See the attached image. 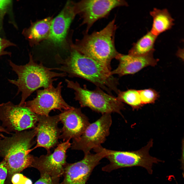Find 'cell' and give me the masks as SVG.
Segmentation results:
<instances>
[{
  "mask_svg": "<svg viewBox=\"0 0 184 184\" xmlns=\"http://www.w3.org/2000/svg\"><path fill=\"white\" fill-rule=\"evenodd\" d=\"M65 82L67 87L74 91V99L78 101L81 107H88L102 114L115 112L122 115L121 111L124 108V105L117 97L98 87L91 90L85 85L81 87L77 82L67 79Z\"/></svg>",
  "mask_w": 184,
  "mask_h": 184,
  "instance_id": "5b68a950",
  "label": "cell"
},
{
  "mask_svg": "<svg viewBox=\"0 0 184 184\" xmlns=\"http://www.w3.org/2000/svg\"><path fill=\"white\" fill-rule=\"evenodd\" d=\"M63 124L59 139L65 141L78 139L90 124L88 118L79 108L64 111L59 115Z\"/></svg>",
  "mask_w": 184,
  "mask_h": 184,
  "instance_id": "5bb4252c",
  "label": "cell"
},
{
  "mask_svg": "<svg viewBox=\"0 0 184 184\" xmlns=\"http://www.w3.org/2000/svg\"><path fill=\"white\" fill-rule=\"evenodd\" d=\"M52 19L48 17L34 22H31L30 26L24 28L22 33L31 46L37 44L42 40L48 38Z\"/></svg>",
  "mask_w": 184,
  "mask_h": 184,
  "instance_id": "e0dca14e",
  "label": "cell"
},
{
  "mask_svg": "<svg viewBox=\"0 0 184 184\" xmlns=\"http://www.w3.org/2000/svg\"><path fill=\"white\" fill-rule=\"evenodd\" d=\"M108 153L107 149L103 148L99 152L84 155L80 161L67 163L64 168L63 180L59 184H85L94 169Z\"/></svg>",
  "mask_w": 184,
  "mask_h": 184,
  "instance_id": "8fae6325",
  "label": "cell"
},
{
  "mask_svg": "<svg viewBox=\"0 0 184 184\" xmlns=\"http://www.w3.org/2000/svg\"><path fill=\"white\" fill-rule=\"evenodd\" d=\"M117 95V97L119 100L128 105L133 109L138 108L143 105L139 90L132 89L125 91L120 90Z\"/></svg>",
  "mask_w": 184,
  "mask_h": 184,
  "instance_id": "ffe728a7",
  "label": "cell"
},
{
  "mask_svg": "<svg viewBox=\"0 0 184 184\" xmlns=\"http://www.w3.org/2000/svg\"><path fill=\"white\" fill-rule=\"evenodd\" d=\"M12 70L17 74V79H8L9 82L17 87V95L21 93V99L19 104L23 105L26 100L34 91L41 87L44 88L53 85L57 77L66 76L65 73H57L52 71L55 68H49L42 63H38L34 60L33 55L29 54V60L26 64L17 65L11 60H8Z\"/></svg>",
  "mask_w": 184,
  "mask_h": 184,
  "instance_id": "3957f363",
  "label": "cell"
},
{
  "mask_svg": "<svg viewBox=\"0 0 184 184\" xmlns=\"http://www.w3.org/2000/svg\"><path fill=\"white\" fill-rule=\"evenodd\" d=\"M60 82L56 87L53 85L36 90L37 95L33 99L25 101L23 104L36 114L48 116L50 112L57 109L62 112L73 109L63 99L61 94L63 86Z\"/></svg>",
  "mask_w": 184,
  "mask_h": 184,
  "instance_id": "9c48e42d",
  "label": "cell"
},
{
  "mask_svg": "<svg viewBox=\"0 0 184 184\" xmlns=\"http://www.w3.org/2000/svg\"><path fill=\"white\" fill-rule=\"evenodd\" d=\"M68 140L57 145L52 153L34 156L32 167L36 168L40 175H46L54 178H60L63 175L66 164L67 150L71 144Z\"/></svg>",
  "mask_w": 184,
  "mask_h": 184,
  "instance_id": "7c38bea8",
  "label": "cell"
},
{
  "mask_svg": "<svg viewBox=\"0 0 184 184\" xmlns=\"http://www.w3.org/2000/svg\"><path fill=\"white\" fill-rule=\"evenodd\" d=\"M38 120V115L24 105H15L11 101L0 104L1 126L9 133L34 129Z\"/></svg>",
  "mask_w": 184,
  "mask_h": 184,
  "instance_id": "52a82bcc",
  "label": "cell"
},
{
  "mask_svg": "<svg viewBox=\"0 0 184 184\" xmlns=\"http://www.w3.org/2000/svg\"><path fill=\"white\" fill-rule=\"evenodd\" d=\"M117 27L114 18L99 31L85 32L83 38L77 40L72 48L111 69V62L119 53L114 42Z\"/></svg>",
  "mask_w": 184,
  "mask_h": 184,
  "instance_id": "277c9868",
  "label": "cell"
},
{
  "mask_svg": "<svg viewBox=\"0 0 184 184\" xmlns=\"http://www.w3.org/2000/svg\"><path fill=\"white\" fill-rule=\"evenodd\" d=\"M12 3L11 0H0V29L2 27L4 16Z\"/></svg>",
  "mask_w": 184,
  "mask_h": 184,
  "instance_id": "cb8c5ba5",
  "label": "cell"
},
{
  "mask_svg": "<svg viewBox=\"0 0 184 184\" xmlns=\"http://www.w3.org/2000/svg\"><path fill=\"white\" fill-rule=\"evenodd\" d=\"M112 121L111 114H105L90 124L78 139L73 140L72 150H81L84 155L90 150L101 146L109 135Z\"/></svg>",
  "mask_w": 184,
  "mask_h": 184,
  "instance_id": "ba28073f",
  "label": "cell"
},
{
  "mask_svg": "<svg viewBox=\"0 0 184 184\" xmlns=\"http://www.w3.org/2000/svg\"><path fill=\"white\" fill-rule=\"evenodd\" d=\"M8 174V169L5 160L0 163V184H6Z\"/></svg>",
  "mask_w": 184,
  "mask_h": 184,
  "instance_id": "484cf974",
  "label": "cell"
},
{
  "mask_svg": "<svg viewBox=\"0 0 184 184\" xmlns=\"http://www.w3.org/2000/svg\"><path fill=\"white\" fill-rule=\"evenodd\" d=\"M55 59L60 65L56 70L65 73L69 77L85 79L110 94L112 95V92L118 94V80L111 74V69L104 64L73 48L67 58L63 59L57 55Z\"/></svg>",
  "mask_w": 184,
  "mask_h": 184,
  "instance_id": "6da1fadb",
  "label": "cell"
},
{
  "mask_svg": "<svg viewBox=\"0 0 184 184\" xmlns=\"http://www.w3.org/2000/svg\"><path fill=\"white\" fill-rule=\"evenodd\" d=\"M11 181L12 184H32L30 179L20 173L14 175L12 178Z\"/></svg>",
  "mask_w": 184,
  "mask_h": 184,
  "instance_id": "603a6c76",
  "label": "cell"
},
{
  "mask_svg": "<svg viewBox=\"0 0 184 184\" xmlns=\"http://www.w3.org/2000/svg\"><path fill=\"white\" fill-rule=\"evenodd\" d=\"M153 53L143 56H134L119 53L116 59L119 61L116 68L111 71L112 75L120 76L136 73L143 68L156 65L158 59L154 57Z\"/></svg>",
  "mask_w": 184,
  "mask_h": 184,
  "instance_id": "2e32d148",
  "label": "cell"
},
{
  "mask_svg": "<svg viewBox=\"0 0 184 184\" xmlns=\"http://www.w3.org/2000/svg\"><path fill=\"white\" fill-rule=\"evenodd\" d=\"M157 37L150 31L134 43L128 54L134 56H143L153 53L154 43Z\"/></svg>",
  "mask_w": 184,
  "mask_h": 184,
  "instance_id": "d6986e66",
  "label": "cell"
},
{
  "mask_svg": "<svg viewBox=\"0 0 184 184\" xmlns=\"http://www.w3.org/2000/svg\"><path fill=\"white\" fill-rule=\"evenodd\" d=\"M5 132L8 134H12L13 133H10L7 131L5 129L0 125V139L4 137L5 136L2 133V132Z\"/></svg>",
  "mask_w": 184,
  "mask_h": 184,
  "instance_id": "4316f807",
  "label": "cell"
},
{
  "mask_svg": "<svg viewBox=\"0 0 184 184\" xmlns=\"http://www.w3.org/2000/svg\"><path fill=\"white\" fill-rule=\"evenodd\" d=\"M75 5L76 14L83 19L82 25L86 26V33L97 20L108 16L113 9L128 6L123 0H84Z\"/></svg>",
  "mask_w": 184,
  "mask_h": 184,
  "instance_id": "30bf717a",
  "label": "cell"
},
{
  "mask_svg": "<svg viewBox=\"0 0 184 184\" xmlns=\"http://www.w3.org/2000/svg\"><path fill=\"white\" fill-rule=\"evenodd\" d=\"M60 178L46 175H40V178L34 184H59Z\"/></svg>",
  "mask_w": 184,
  "mask_h": 184,
  "instance_id": "d4e9b609",
  "label": "cell"
},
{
  "mask_svg": "<svg viewBox=\"0 0 184 184\" xmlns=\"http://www.w3.org/2000/svg\"><path fill=\"white\" fill-rule=\"evenodd\" d=\"M152 144V141L151 140L147 145L135 151L108 150V154L105 157L109 160V163L103 167L102 170L109 172L122 168L138 166L144 168L149 174H152L153 164L162 161L150 155L149 151Z\"/></svg>",
  "mask_w": 184,
  "mask_h": 184,
  "instance_id": "8992f818",
  "label": "cell"
},
{
  "mask_svg": "<svg viewBox=\"0 0 184 184\" xmlns=\"http://www.w3.org/2000/svg\"><path fill=\"white\" fill-rule=\"evenodd\" d=\"M139 91L143 105L153 103L159 96L158 93L151 88L139 90Z\"/></svg>",
  "mask_w": 184,
  "mask_h": 184,
  "instance_id": "44dd1931",
  "label": "cell"
},
{
  "mask_svg": "<svg viewBox=\"0 0 184 184\" xmlns=\"http://www.w3.org/2000/svg\"><path fill=\"white\" fill-rule=\"evenodd\" d=\"M38 115V120L35 128L36 131V144L29 150L30 153L38 147H42L47 150V154L50 150L57 144L61 133V129L58 126L60 121L59 115L46 116Z\"/></svg>",
  "mask_w": 184,
  "mask_h": 184,
  "instance_id": "4fadbf2b",
  "label": "cell"
},
{
  "mask_svg": "<svg viewBox=\"0 0 184 184\" xmlns=\"http://www.w3.org/2000/svg\"><path fill=\"white\" fill-rule=\"evenodd\" d=\"M76 14L75 3L67 2L60 13L52 19L48 38L51 43L59 47L64 45L68 29Z\"/></svg>",
  "mask_w": 184,
  "mask_h": 184,
  "instance_id": "9a60e30c",
  "label": "cell"
},
{
  "mask_svg": "<svg viewBox=\"0 0 184 184\" xmlns=\"http://www.w3.org/2000/svg\"><path fill=\"white\" fill-rule=\"evenodd\" d=\"M16 46V45L9 40L1 38L0 36V56L4 55L11 56V52L6 51L5 49L10 46Z\"/></svg>",
  "mask_w": 184,
  "mask_h": 184,
  "instance_id": "7402d4cb",
  "label": "cell"
},
{
  "mask_svg": "<svg viewBox=\"0 0 184 184\" xmlns=\"http://www.w3.org/2000/svg\"><path fill=\"white\" fill-rule=\"evenodd\" d=\"M35 129L13 133L10 136L0 139V156L6 163L8 174L6 184H12L13 176L32 167L34 156L29 150L35 143Z\"/></svg>",
  "mask_w": 184,
  "mask_h": 184,
  "instance_id": "7a4b0ae2",
  "label": "cell"
},
{
  "mask_svg": "<svg viewBox=\"0 0 184 184\" xmlns=\"http://www.w3.org/2000/svg\"><path fill=\"white\" fill-rule=\"evenodd\" d=\"M153 18L150 31L157 37L161 33L171 28L174 24V19L167 9L154 8L150 12Z\"/></svg>",
  "mask_w": 184,
  "mask_h": 184,
  "instance_id": "ac0fdd59",
  "label": "cell"
}]
</instances>
